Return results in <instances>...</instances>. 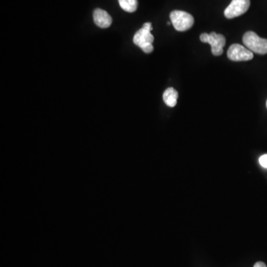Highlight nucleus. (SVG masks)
I'll use <instances>...</instances> for the list:
<instances>
[{"instance_id":"7ed1b4c3","label":"nucleus","mask_w":267,"mask_h":267,"mask_svg":"<svg viewBox=\"0 0 267 267\" xmlns=\"http://www.w3.org/2000/svg\"><path fill=\"white\" fill-rule=\"evenodd\" d=\"M201 41L204 43H209L213 55L220 56L223 53V47L226 45V38L222 34L212 32L210 34L204 33L201 34Z\"/></svg>"},{"instance_id":"f8f14e48","label":"nucleus","mask_w":267,"mask_h":267,"mask_svg":"<svg viewBox=\"0 0 267 267\" xmlns=\"http://www.w3.org/2000/svg\"><path fill=\"white\" fill-rule=\"evenodd\" d=\"M253 267H267L266 265L264 263L261 261L257 262L254 265Z\"/></svg>"},{"instance_id":"39448f33","label":"nucleus","mask_w":267,"mask_h":267,"mask_svg":"<svg viewBox=\"0 0 267 267\" xmlns=\"http://www.w3.org/2000/svg\"><path fill=\"white\" fill-rule=\"evenodd\" d=\"M250 6V0H232L225 9L224 15L227 19H233L246 13Z\"/></svg>"},{"instance_id":"423d86ee","label":"nucleus","mask_w":267,"mask_h":267,"mask_svg":"<svg viewBox=\"0 0 267 267\" xmlns=\"http://www.w3.org/2000/svg\"><path fill=\"white\" fill-rule=\"evenodd\" d=\"M152 25L151 23H146L143 24V27L134 34L133 42L137 46L141 47L142 45L151 43L154 42V36L151 34Z\"/></svg>"},{"instance_id":"f03ea898","label":"nucleus","mask_w":267,"mask_h":267,"mask_svg":"<svg viewBox=\"0 0 267 267\" xmlns=\"http://www.w3.org/2000/svg\"><path fill=\"white\" fill-rule=\"evenodd\" d=\"M170 20L174 29L178 31H188L195 23L193 16L183 11H173L170 14Z\"/></svg>"},{"instance_id":"0eeeda50","label":"nucleus","mask_w":267,"mask_h":267,"mask_svg":"<svg viewBox=\"0 0 267 267\" xmlns=\"http://www.w3.org/2000/svg\"><path fill=\"white\" fill-rule=\"evenodd\" d=\"M94 21L98 27L107 29L112 23V17L106 11L101 9H95L94 12Z\"/></svg>"},{"instance_id":"6e6552de","label":"nucleus","mask_w":267,"mask_h":267,"mask_svg":"<svg viewBox=\"0 0 267 267\" xmlns=\"http://www.w3.org/2000/svg\"><path fill=\"white\" fill-rule=\"evenodd\" d=\"M164 103L169 106L174 107L177 105L178 99V92L175 89L168 88L164 92L163 95Z\"/></svg>"},{"instance_id":"9b49d317","label":"nucleus","mask_w":267,"mask_h":267,"mask_svg":"<svg viewBox=\"0 0 267 267\" xmlns=\"http://www.w3.org/2000/svg\"><path fill=\"white\" fill-rule=\"evenodd\" d=\"M259 163L263 168H267V154H263L259 158Z\"/></svg>"},{"instance_id":"f257e3e1","label":"nucleus","mask_w":267,"mask_h":267,"mask_svg":"<svg viewBox=\"0 0 267 267\" xmlns=\"http://www.w3.org/2000/svg\"><path fill=\"white\" fill-rule=\"evenodd\" d=\"M243 44L253 53L260 55L267 54V40L259 37L253 31L245 33L243 37Z\"/></svg>"},{"instance_id":"ddd939ff","label":"nucleus","mask_w":267,"mask_h":267,"mask_svg":"<svg viewBox=\"0 0 267 267\" xmlns=\"http://www.w3.org/2000/svg\"><path fill=\"white\" fill-rule=\"evenodd\" d=\"M266 107H267V101H266Z\"/></svg>"},{"instance_id":"1a4fd4ad","label":"nucleus","mask_w":267,"mask_h":267,"mask_svg":"<svg viewBox=\"0 0 267 267\" xmlns=\"http://www.w3.org/2000/svg\"><path fill=\"white\" fill-rule=\"evenodd\" d=\"M120 7L125 12L133 13L136 12L138 6L137 0H118Z\"/></svg>"},{"instance_id":"9d476101","label":"nucleus","mask_w":267,"mask_h":267,"mask_svg":"<svg viewBox=\"0 0 267 267\" xmlns=\"http://www.w3.org/2000/svg\"><path fill=\"white\" fill-rule=\"evenodd\" d=\"M140 48H141L145 53H151L152 52L153 50H154V47H153V45L151 44V43H147V44L142 45V46L140 47Z\"/></svg>"},{"instance_id":"20e7f679","label":"nucleus","mask_w":267,"mask_h":267,"mask_svg":"<svg viewBox=\"0 0 267 267\" xmlns=\"http://www.w3.org/2000/svg\"><path fill=\"white\" fill-rule=\"evenodd\" d=\"M227 57L230 60L241 62L251 60L254 57V54L250 50L245 48L243 45L233 44L228 49Z\"/></svg>"}]
</instances>
